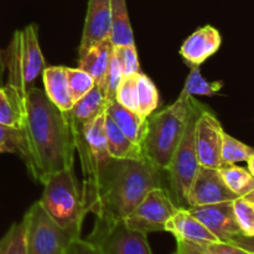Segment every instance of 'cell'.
<instances>
[{
	"label": "cell",
	"mask_w": 254,
	"mask_h": 254,
	"mask_svg": "<svg viewBox=\"0 0 254 254\" xmlns=\"http://www.w3.org/2000/svg\"><path fill=\"white\" fill-rule=\"evenodd\" d=\"M22 160L31 178L42 185L54 174L73 169L76 139L64 112L42 89L34 87L25 98Z\"/></svg>",
	"instance_id": "1"
},
{
	"label": "cell",
	"mask_w": 254,
	"mask_h": 254,
	"mask_svg": "<svg viewBox=\"0 0 254 254\" xmlns=\"http://www.w3.org/2000/svg\"><path fill=\"white\" fill-rule=\"evenodd\" d=\"M156 188H163L161 170L146 159L112 158L94 185H82L87 211L116 220L128 217Z\"/></svg>",
	"instance_id": "2"
},
{
	"label": "cell",
	"mask_w": 254,
	"mask_h": 254,
	"mask_svg": "<svg viewBox=\"0 0 254 254\" xmlns=\"http://www.w3.org/2000/svg\"><path fill=\"white\" fill-rule=\"evenodd\" d=\"M200 106V102L181 91L179 98L171 106L146 117L140 144L144 159L159 170L165 171L189 121Z\"/></svg>",
	"instance_id": "3"
},
{
	"label": "cell",
	"mask_w": 254,
	"mask_h": 254,
	"mask_svg": "<svg viewBox=\"0 0 254 254\" xmlns=\"http://www.w3.org/2000/svg\"><path fill=\"white\" fill-rule=\"evenodd\" d=\"M44 186V193L39 202L47 215L73 238L81 237L82 223L88 211L83 189L73 169L54 174L45 181Z\"/></svg>",
	"instance_id": "4"
},
{
	"label": "cell",
	"mask_w": 254,
	"mask_h": 254,
	"mask_svg": "<svg viewBox=\"0 0 254 254\" xmlns=\"http://www.w3.org/2000/svg\"><path fill=\"white\" fill-rule=\"evenodd\" d=\"M2 59L9 71L7 86L25 102L27 92L34 88L46 67L36 25L30 24L24 30L15 31L10 45L2 51Z\"/></svg>",
	"instance_id": "5"
},
{
	"label": "cell",
	"mask_w": 254,
	"mask_h": 254,
	"mask_svg": "<svg viewBox=\"0 0 254 254\" xmlns=\"http://www.w3.org/2000/svg\"><path fill=\"white\" fill-rule=\"evenodd\" d=\"M203 108L205 106L201 104L200 108L190 118L181 136L180 143L165 170L168 171L169 175V193L178 207L188 208L186 206H188L189 190L201 166L196 154L193 133H195L196 119Z\"/></svg>",
	"instance_id": "6"
},
{
	"label": "cell",
	"mask_w": 254,
	"mask_h": 254,
	"mask_svg": "<svg viewBox=\"0 0 254 254\" xmlns=\"http://www.w3.org/2000/svg\"><path fill=\"white\" fill-rule=\"evenodd\" d=\"M87 240L102 254H153L146 235L129 228L124 220L96 217Z\"/></svg>",
	"instance_id": "7"
},
{
	"label": "cell",
	"mask_w": 254,
	"mask_h": 254,
	"mask_svg": "<svg viewBox=\"0 0 254 254\" xmlns=\"http://www.w3.org/2000/svg\"><path fill=\"white\" fill-rule=\"evenodd\" d=\"M24 220L27 254H64L71 241L74 240L47 215L40 202L30 207Z\"/></svg>",
	"instance_id": "8"
},
{
	"label": "cell",
	"mask_w": 254,
	"mask_h": 254,
	"mask_svg": "<svg viewBox=\"0 0 254 254\" xmlns=\"http://www.w3.org/2000/svg\"><path fill=\"white\" fill-rule=\"evenodd\" d=\"M104 113L74 133L76 151L81 160L84 178L83 186L94 185L112 160L104 134Z\"/></svg>",
	"instance_id": "9"
},
{
	"label": "cell",
	"mask_w": 254,
	"mask_h": 254,
	"mask_svg": "<svg viewBox=\"0 0 254 254\" xmlns=\"http://www.w3.org/2000/svg\"><path fill=\"white\" fill-rule=\"evenodd\" d=\"M178 208L165 189L156 188L146 193L138 207L124 218V222L129 228L146 236L148 233L163 232L165 223Z\"/></svg>",
	"instance_id": "10"
},
{
	"label": "cell",
	"mask_w": 254,
	"mask_h": 254,
	"mask_svg": "<svg viewBox=\"0 0 254 254\" xmlns=\"http://www.w3.org/2000/svg\"><path fill=\"white\" fill-rule=\"evenodd\" d=\"M223 130L220 121L212 112L203 108L195 123V149L201 166L220 169L223 165L221 158Z\"/></svg>",
	"instance_id": "11"
},
{
	"label": "cell",
	"mask_w": 254,
	"mask_h": 254,
	"mask_svg": "<svg viewBox=\"0 0 254 254\" xmlns=\"http://www.w3.org/2000/svg\"><path fill=\"white\" fill-rule=\"evenodd\" d=\"M233 193L223 181L218 169L200 166L188 193V207L235 201Z\"/></svg>",
	"instance_id": "12"
},
{
	"label": "cell",
	"mask_w": 254,
	"mask_h": 254,
	"mask_svg": "<svg viewBox=\"0 0 254 254\" xmlns=\"http://www.w3.org/2000/svg\"><path fill=\"white\" fill-rule=\"evenodd\" d=\"M188 210L220 242H230L233 237L242 233L233 211V201L213 203V205L193 206V207H188Z\"/></svg>",
	"instance_id": "13"
},
{
	"label": "cell",
	"mask_w": 254,
	"mask_h": 254,
	"mask_svg": "<svg viewBox=\"0 0 254 254\" xmlns=\"http://www.w3.org/2000/svg\"><path fill=\"white\" fill-rule=\"evenodd\" d=\"M111 0H89L83 34L78 49L79 56L94 45L111 39Z\"/></svg>",
	"instance_id": "14"
},
{
	"label": "cell",
	"mask_w": 254,
	"mask_h": 254,
	"mask_svg": "<svg viewBox=\"0 0 254 254\" xmlns=\"http://www.w3.org/2000/svg\"><path fill=\"white\" fill-rule=\"evenodd\" d=\"M222 37L220 31L211 25L201 27L191 34L181 45L180 54L184 61L191 66H200L220 50Z\"/></svg>",
	"instance_id": "15"
},
{
	"label": "cell",
	"mask_w": 254,
	"mask_h": 254,
	"mask_svg": "<svg viewBox=\"0 0 254 254\" xmlns=\"http://www.w3.org/2000/svg\"><path fill=\"white\" fill-rule=\"evenodd\" d=\"M165 232L174 235L175 240L189 241L197 245L217 242V238L188 210L179 207L165 223Z\"/></svg>",
	"instance_id": "16"
},
{
	"label": "cell",
	"mask_w": 254,
	"mask_h": 254,
	"mask_svg": "<svg viewBox=\"0 0 254 254\" xmlns=\"http://www.w3.org/2000/svg\"><path fill=\"white\" fill-rule=\"evenodd\" d=\"M107 101L103 92L94 86L86 96L74 102L73 107L68 112H64L67 121L69 122L73 133L81 130L84 126L93 122L106 112Z\"/></svg>",
	"instance_id": "17"
},
{
	"label": "cell",
	"mask_w": 254,
	"mask_h": 254,
	"mask_svg": "<svg viewBox=\"0 0 254 254\" xmlns=\"http://www.w3.org/2000/svg\"><path fill=\"white\" fill-rule=\"evenodd\" d=\"M112 56H113V44L111 39L94 45L79 56L78 67L91 74L96 86L103 92V94Z\"/></svg>",
	"instance_id": "18"
},
{
	"label": "cell",
	"mask_w": 254,
	"mask_h": 254,
	"mask_svg": "<svg viewBox=\"0 0 254 254\" xmlns=\"http://www.w3.org/2000/svg\"><path fill=\"white\" fill-rule=\"evenodd\" d=\"M42 81L47 98L62 112H68L73 107L74 101L67 81L66 67L50 66L45 67L42 72Z\"/></svg>",
	"instance_id": "19"
},
{
	"label": "cell",
	"mask_w": 254,
	"mask_h": 254,
	"mask_svg": "<svg viewBox=\"0 0 254 254\" xmlns=\"http://www.w3.org/2000/svg\"><path fill=\"white\" fill-rule=\"evenodd\" d=\"M106 113L111 117V119L117 124V127L131 141L140 145L141 139H143L144 135V130H145V117L140 116L138 112L126 108L122 104H119L116 99L107 103Z\"/></svg>",
	"instance_id": "20"
},
{
	"label": "cell",
	"mask_w": 254,
	"mask_h": 254,
	"mask_svg": "<svg viewBox=\"0 0 254 254\" xmlns=\"http://www.w3.org/2000/svg\"><path fill=\"white\" fill-rule=\"evenodd\" d=\"M104 134L108 151L113 159H144L141 146L131 141L107 113H104Z\"/></svg>",
	"instance_id": "21"
},
{
	"label": "cell",
	"mask_w": 254,
	"mask_h": 254,
	"mask_svg": "<svg viewBox=\"0 0 254 254\" xmlns=\"http://www.w3.org/2000/svg\"><path fill=\"white\" fill-rule=\"evenodd\" d=\"M24 114L25 102L11 87L0 86V124L21 130Z\"/></svg>",
	"instance_id": "22"
},
{
	"label": "cell",
	"mask_w": 254,
	"mask_h": 254,
	"mask_svg": "<svg viewBox=\"0 0 254 254\" xmlns=\"http://www.w3.org/2000/svg\"><path fill=\"white\" fill-rule=\"evenodd\" d=\"M112 31L111 41L114 46L135 45L134 34L129 20L127 0H111Z\"/></svg>",
	"instance_id": "23"
},
{
	"label": "cell",
	"mask_w": 254,
	"mask_h": 254,
	"mask_svg": "<svg viewBox=\"0 0 254 254\" xmlns=\"http://www.w3.org/2000/svg\"><path fill=\"white\" fill-rule=\"evenodd\" d=\"M218 171L227 188L238 197H243L254 190V176L246 169L235 164H225Z\"/></svg>",
	"instance_id": "24"
},
{
	"label": "cell",
	"mask_w": 254,
	"mask_h": 254,
	"mask_svg": "<svg viewBox=\"0 0 254 254\" xmlns=\"http://www.w3.org/2000/svg\"><path fill=\"white\" fill-rule=\"evenodd\" d=\"M138 89V113L143 117H149L159 106V92L154 82L143 72L136 76Z\"/></svg>",
	"instance_id": "25"
},
{
	"label": "cell",
	"mask_w": 254,
	"mask_h": 254,
	"mask_svg": "<svg viewBox=\"0 0 254 254\" xmlns=\"http://www.w3.org/2000/svg\"><path fill=\"white\" fill-rule=\"evenodd\" d=\"M0 254H27L26 223L22 218L14 223L0 240Z\"/></svg>",
	"instance_id": "26"
},
{
	"label": "cell",
	"mask_w": 254,
	"mask_h": 254,
	"mask_svg": "<svg viewBox=\"0 0 254 254\" xmlns=\"http://www.w3.org/2000/svg\"><path fill=\"white\" fill-rule=\"evenodd\" d=\"M222 88V82H211L206 81L202 77L200 71V66L195 64L191 66V71L186 78L184 84L183 92L188 93L189 96H215L220 89Z\"/></svg>",
	"instance_id": "27"
},
{
	"label": "cell",
	"mask_w": 254,
	"mask_h": 254,
	"mask_svg": "<svg viewBox=\"0 0 254 254\" xmlns=\"http://www.w3.org/2000/svg\"><path fill=\"white\" fill-rule=\"evenodd\" d=\"M252 154H254L253 148L242 143V141L237 140L226 131L223 133L222 150H221V158H222L223 165L225 164H236L241 163V161H247Z\"/></svg>",
	"instance_id": "28"
},
{
	"label": "cell",
	"mask_w": 254,
	"mask_h": 254,
	"mask_svg": "<svg viewBox=\"0 0 254 254\" xmlns=\"http://www.w3.org/2000/svg\"><path fill=\"white\" fill-rule=\"evenodd\" d=\"M66 73L69 91H71V96L74 102H77L82 97L86 96L96 86L94 79L92 78L91 74H88L86 71L79 68V67H77V68L66 67Z\"/></svg>",
	"instance_id": "29"
},
{
	"label": "cell",
	"mask_w": 254,
	"mask_h": 254,
	"mask_svg": "<svg viewBox=\"0 0 254 254\" xmlns=\"http://www.w3.org/2000/svg\"><path fill=\"white\" fill-rule=\"evenodd\" d=\"M2 153L17 154L21 159L24 158L25 141L20 129L0 124V154Z\"/></svg>",
	"instance_id": "30"
},
{
	"label": "cell",
	"mask_w": 254,
	"mask_h": 254,
	"mask_svg": "<svg viewBox=\"0 0 254 254\" xmlns=\"http://www.w3.org/2000/svg\"><path fill=\"white\" fill-rule=\"evenodd\" d=\"M113 54L121 64L124 77L140 72V64H139L135 45H119V46L113 45Z\"/></svg>",
	"instance_id": "31"
},
{
	"label": "cell",
	"mask_w": 254,
	"mask_h": 254,
	"mask_svg": "<svg viewBox=\"0 0 254 254\" xmlns=\"http://www.w3.org/2000/svg\"><path fill=\"white\" fill-rule=\"evenodd\" d=\"M136 76L123 77L118 89H117L116 101L130 111L138 112V89H136Z\"/></svg>",
	"instance_id": "32"
},
{
	"label": "cell",
	"mask_w": 254,
	"mask_h": 254,
	"mask_svg": "<svg viewBox=\"0 0 254 254\" xmlns=\"http://www.w3.org/2000/svg\"><path fill=\"white\" fill-rule=\"evenodd\" d=\"M233 211L242 235L250 236L254 226V205L245 197H237L233 201Z\"/></svg>",
	"instance_id": "33"
},
{
	"label": "cell",
	"mask_w": 254,
	"mask_h": 254,
	"mask_svg": "<svg viewBox=\"0 0 254 254\" xmlns=\"http://www.w3.org/2000/svg\"><path fill=\"white\" fill-rule=\"evenodd\" d=\"M123 77L124 74L121 64H119L118 60H117V57L113 54L111 60V64H109L108 73H107L106 87H104V97H106L107 103L116 99L117 89H118Z\"/></svg>",
	"instance_id": "34"
},
{
	"label": "cell",
	"mask_w": 254,
	"mask_h": 254,
	"mask_svg": "<svg viewBox=\"0 0 254 254\" xmlns=\"http://www.w3.org/2000/svg\"><path fill=\"white\" fill-rule=\"evenodd\" d=\"M202 247L207 251L208 254H247L245 250L230 242H220V241H217V242L203 245Z\"/></svg>",
	"instance_id": "35"
},
{
	"label": "cell",
	"mask_w": 254,
	"mask_h": 254,
	"mask_svg": "<svg viewBox=\"0 0 254 254\" xmlns=\"http://www.w3.org/2000/svg\"><path fill=\"white\" fill-rule=\"evenodd\" d=\"M64 254H102L101 251L88 240L74 238L71 241Z\"/></svg>",
	"instance_id": "36"
},
{
	"label": "cell",
	"mask_w": 254,
	"mask_h": 254,
	"mask_svg": "<svg viewBox=\"0 0 254 254\" xmlns=\"http://www.w3.org/2000/svg\"><path fill=\"white\" fill-rule=\"evenodd\" d=\"M173 254H208L207 251L197 243L176 240V250Z\"/></svg>",
	"instance_id": "37"
},
{
	"label": "cell",
	"mask_w": 254,
	"mask_h": 254,
	"mask_svg": "<svg viewBox=\"0 0 254 254\" xmlns=\"http://www.w3.org/2000/svg\"><path fill=\"white\" fill-rule=\"evenodd\" d=\"M230 243L242 248L246 252L254 254V236H246L241 233V235L233 237L232 240L230 241Z\"/></svg>",
	"instance_id": "38"
},
{
	"label": "cell",
	"mask_w": 254,
	"mask_h": 254,
	"mask_svg": "<svg viewBox=\"0 0 254 254\" xmlns=\"http://www.w3.org/2000/svg\"><path fill=\"white\" fill-rule=\"evenodd\" d=\"M4 69H5V64H4V59H2V51L0 50V86H2V76H4Z\"/></svg>",
	"instance_id": "39"
},
{
	"label": "cell",
	"mask_w": 254,
	"mask_h": 254,
	"mask_svg": "<svg viewBox=\"0 0 254 254\" xmlns=\"http://www.w3.org/2000/svg\"><path fill=\"white\" fill-rule=\"evenodd\" d=\"M247 165H248V171L254 176V154L248 158L247 160Z\"/></svg>",
	"instance_id": "40"
},
{
	"label": "cell",
	"mask_w": 254,
	"mask_h": 254,
	"mask_svg": "<svg viewBox=\"0 0 254 254\" xmlns=\"http://www.w3.org/2000/svg\"><path fill=\"white\" fill-rule=\"evenodd\" d=\"M243 197H245L246 200L250 201L251 203H253V205H254V190L251 191V192L247 193V195H246V196H243Z\"/></svg>",
	"instance_id": "41"
},
{
	"label": "cell",
	"mask_w": 254,
	"mask_h": 254,
	"mask_svg": "<svg viewBox=\"0 0 254 254\" xmlns=\"http://www.w3.org/2000/svg\"><path fill=\"white\" fill-rule=\"evenodd\" d=\"M247 254H253V253H250V252H247Z\"/></svg>",
	"instance_id": "42"
}]
</instances>
